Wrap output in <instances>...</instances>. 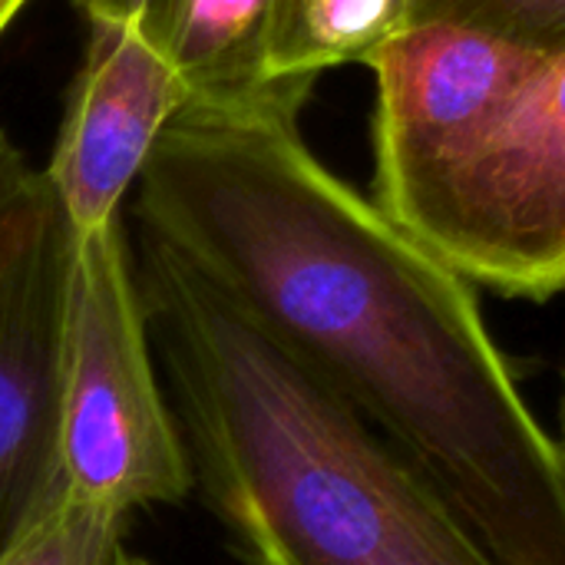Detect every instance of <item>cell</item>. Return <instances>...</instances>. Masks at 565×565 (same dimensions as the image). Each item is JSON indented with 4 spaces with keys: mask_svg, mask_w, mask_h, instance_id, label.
<instances>
[{
    "mask_svg": "<svg viewBox=\"0 0 565 565\" xmlns=\"http://www.w3.org/2000/svg\"><path fill=\"white\" fill-rule=\"evenodd\" d=\"M411 235L503 298L565 291V50L540 60Z\"/></svg>",
    "mask_w": 565,
    "mask_h": 565,
    "instance_id": "4",
    "label": "cell"
},
{
    "mask_svg": "<svg viewBox=\"0 0 565 565\" xmlns=\"http://www.w3.org/2000/svg\"><path fill=\"white\" fill-rule=\"evenodd\" d=\"M556 447H559V457H563V470H565V371H563V407H559V440H556Z\"/></svg>",
    "mask_w": 565,
    "mask_h": 565,
    "instance_id": "15",
    "label": "cell"
},
{
    "mask_svg": "<svg viewBox=\"0 0 565 565\" xmlns=\"http://www.w3.org/2000/svg\"><path fill=\"white\" fill-rule=\"evenodd\" d=\"M315 86L185 103L136 189L162 245L377 430L497 565H565V470L473 285L305 142Z\"/></svg>",
    "mask_w": 565,
    "mask_h": 565,
    "instance_id": "1",
    "label": "cell"
},
{
    "mask_svg": "<svg viewBox=\"0 0 565 565\" xmlns=\"http://www.w3.org/2000/svg\"><path fill=\"white\" fill-rule=\"evenodd\" d=\"M113 565H149L142 556H136V553H126L122 546L116 550V556H113Z\"/></svg>",
    "mask_w": 565,
    "mask_h": 565,
    "instance_id": "16",
    "label": "cell"
},
{
    "mask_svg": "<svg viewBox=\"0 0 565 565\" xmlns=\"http://www.w3.org/2000/svg\"><path fill=\"white\" fill-rule=\"evenodd\" d=\"M122 520L60 497L0 559V565H113Z\"/></svg>",
    "mask_w": 565,
    "mask_h": 565,
    "instance_id": "11",
    "label": "cell"
},
{
    "mask_svg": "<svg viewBox=\"0 0 565 565\" xmlns=\"http://www.w3.org/2000/svg\"><path fill=\"white\" fill-rule=\"evenodd\" d=\"M139 288L195 493L245 565H497L437 490L162 245Z\"/></svg>",
    "mask_w": 565,
    "mask_h": 565,
    "instance_id": "2",
    "label": "cell"
},
{
    "mask_svg": "<svg viewBox=\"0 0 565 565\" xmlns=\"http://www.w3.org/2000/svg\"><path fill=\"white\" fill-rule=\"evenodd\" d=\"M63 497L113 520L195 493L189 450L159 387L126 222L73 235L60 361Z\"/></svg>",
    "mask_w": 565,
    "mask_h": 565,
    "instance_id": "3",
    "label": "cell"
},
{
    "mask_svg": "<svg viewBox=\"0 0 565 565\" xmlns=\"http://www.w3.org/2000/svg\"><path fill=\"white\" fill-rule=\"evenodd\" d=\"M275 17L278 0H146L139 26L182 73L189 103L228 106L275 86Z\"/></svg>",
    "mask_w": 565,
    "mask_h": 565,
    "instance_id": "8",
    "label": "cell"
},
{
    "mask_svg": "<svg viewBox=\"0 0 565 565\" xmlns=\"http://www.w3.org/2000/svg\"><path fill=\"white\" fill-rule=\"evenodd\" d=\"M543 53L454 23H411L374 70V202L404 232L483 146Z\"/></svg>",
    "mask_w": 565,
    "mask_h": 565,
    "instance_id": "5",
    "label": "cell"
},
{
    "mask_svg": "<svg viewBox=\"0 0 565 565\" xmlns=\"http://www.w3.org/2000/svg\"><path fill=\"white\" fill-rule=\"evenodd\" d=\"M185 103L182 73L149 43L139 20H86L83 63L43 169L73 235L122 218L126 195Z\"/></svg>",
    "mask_w": 565,
    "mask_h": 565,
    "instance_id": "7",
    "label": "cell"
},
{
    "mask_svg": "<svg viewBox=\"0 0 565 565\" xmlns=\"http://www.w3.org/2000/svg\"><path fill=\"white\" fill-rule=\"evenodd\" d=\"M36 169L26 166L23 152L13 146V139L0 129V212L17 199V192L33 179Z\"/></svg>",
    "mask_w": 565,
    "mask_h": 565,
    "instance_id": "12",
    "label": "cell"
},
{
    "mask_svg": "<svg viewBox=\"0 0 565 565\" xmlns=\"http://www.w3.org/2000/svg\"><path fill=\"white\" fill-rule=\"evenodd\" d=\"M83 20H139L146 0H73Z\"/></svg>",
    "mask_w": 565,
    "mask_h": 565,
    "instance_id": "13",
    "label": "cell"
},
{
    "mask_svg": "<svg viewBox=\"0 0 565 565\" xmlns=\"http://www.w3.org/2000/svg\"><path fill=\"white\" fill-rule=\"evenodd\" d=\"M73 228L43 179L0 212V559L63 497L60 361Z\"/></svg>",
    "mask_w": 565,
    "mask_h": 565,
    "instance_id": "6",
    "label": "cell"
},
{
    "mask_svg": "<svg viewBox=\"0 0 565 565\" xmlns=\"http://www.w3.org/2000/svg\"><path fill=\"white\" fill-rule=\"evenodd\" d=\"M30 0H0V36L7 33V26L17 20V13L26 7Z\"/></svg>",
    "mask_w": 565,
    "mask_h": 565,
    "instance_id": "14",
    "label": "cell"
},
{
    "mask_svg": "<svg viewBox=\"0 0 565 565\" xmlns=\"http://www.w3.org/2000/svg\"><path fill=\"white\" fill-rule=\"evenodd\" d=\"M411 23H454L533 53L565 50V0H411Z\"/></svg>",
    "mask_w": 565,
    "mask_h": 565,
    "instance_id": "10",
    "label": "cell"
},
{
    "mask_svg": "<svg viewBox=\"0 0 565 565\" xmlns=\"http://www.w3.org/2000/svg\"><path fill=\"white\" fill-rule=\"evenodd\" d=\"M411 0H278L268 76L315 86L324 70L367 63L407 26Z\"/></svg>",
    "mask_w": 565,
    "mask_h": 565,
    "instance_id": "9",
    "label": "cell"
}]
</instances>
